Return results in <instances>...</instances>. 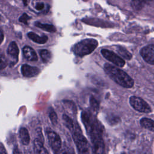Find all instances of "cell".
Returning <instances> with one entry per match:
<instances>
[{
  "label": "cell",
  "instance_id": "26",
  "mask_svg": "<svg viewBox=\"0 0 154 154\" xmlns=\"http://www.w3.org/2000/svg\"><path fill=\"white\" fill-rule=\"evenodd\" d=\"M45 7V4L43 2H37L35 5V8L37 10H42Z\"/></svg>",
  "mask_w": 154,
  "mask_h": 154
},
{
  "label": "cell",
  "instance_id": "28",
  "mask_svg": "<svg viewBox=\"0 0 154 154\" xmlns=\"http://www.w3.org/2000/svg\"><path fill=\"white\" fill-rule=\"evenodd\" d=\"M4 34H3V32L0 30V45L2 43V42H3V40H4Z\"/></svg>",
  "mask_w": 154,
  "mask_h": 154
},
{
  "label": "cell",
  "instance_id": "29",
  "mask_svg": "<svg viewBox=\"0 0 154 154\" xmlns=\"http://www.w3.org/2000/svg\"><path fill=\"white\" fill-rule=\"evenodd\" d=\"M22 2H23V3L25 6H26L28 5V2H29V0H22Z\"/></svg>",
  "mask_w": 154,
  "mask_h": 154
},
{
  "label": "cell",
  "instance_id": "18",
  "mask_svg": "<svg viewBox=\"0 0 154 154\" xmlns=\"http://www.w3.org/2000/svg\"><path fill=\"white\" fill-rule=\"evenodd\" d=\"M117 51L118 54L125 59L129 60L132 58V54L128 50L122 46H118L117 48Z\"/></svg>",
  "mask_w": 154,
  "mask_h": 154
},
{
  "label": "cell",
  "instance_id": "23",
  "mask_svg": "<svg viewBox=\"0 0 154 154\" xmlns=\"http://www.w3.org/2000/svg\"><path fill=\"white\" fill-rule=\"evenodd\" d=\"M7 66V60L4 52L2 51V50L0 49V69H3L5 68Z\"/></svg>",
  "mask_w": 154,
  "mask_h": 154
},
{
  "label": "cell",
  "instance_id": "25",
  "mask_svg": "<svg viewBox=\"0 0 154 154\" xmlns=\"http://www.w3.org/2000/svg\"><path fill=\"white\" fill-rule=\"evenodd\" d=\"M30 18H31V17H30L29 16H28L26 13H23V14L19 17V20L20 22L23 23L27 25V24H28L27 21H28V20H29V19H30Z\"/></svg>",
  "mask_w": 154,
  "mask_h": 154
},
{
  "label": "cell",
  "instance_id": "14",
  "mask_svg": "<svg viewBox=\"0 0 154 154\" xmlns=\"http://www.w3.org/2000/svg\"><path fill=\"white\" fill-rule=\"evenodd\" d=\"M19 138L23 145H28L30 141V137L28 130L25 128H21L19 130Z\"/></svg>",
  "mask_w": 154,
  "mask_h": 154
},
{
  "label": "cell",
  "instance_id": "13",
  "mask_svg": "<svg viewBox=\"0 0 154 154\" xmlns=\"http://www.w3.org/2000/svg\"><path fill=\"white\" fill-rule=\"evenodd\" d=\"M34 149L35 154H49L43 146V142L38 138H36L34 141Z\"/></svg>",
  "mask_w": 154,
  "mask_h": 154
},
{
  "label": "cell",
  "instance_id": "8",
  "mask_svg": "<svg viewBox=\"0 0 154 154\" xmlns=\"http://www.w3.org/2000/svg\"><path fill=\"white\" fill-rule=\"evenodd\" d=\"M140 55L144 60L150 64L154 65V45H150L143 48Z\"/></svg>",
  "mask_w": 154,
  "mask_h": 154
},
{
  "label": "cell",
  "instance_id": "17",
  "mask_svg": "<svg viewBox=\"0 0 154 154\" xmlns=\"http://www.w3.org/2000/svg\"><path fill=\"white\" fill-rule=\"evenodd\" d=\"M150 0H131V4L133 8L137 11L140 10L146 4V3Z\"/></svg>",
  "mask_w": 154,
  "mask_h": 154
},
{
  "label": "cell",
  "instance_id": "3",
  "mask_svg": "<svg viewBox=\"0 0 154 154\" xmlns=\"http://www.w3.org/2000/svg\"><path fill=\"white\" fill-rule=\"evenodd\" d=\"M98 42L94 38H86L76 43L73 48L75 55L83 57L91 54L97 48Z\"/></svg>",
  "mask_w": 154,
  "mask_h": 154
},
{
  "label": "cell",
  "instance_id": "24",
  "mask_svg": "<svg viewBox=\"0 0 154 154\" xmlns=\"http://www.w3.org/2000/svg\"><path fill=\"white\" fill-rule=\"evenodd\" d=\"M49 118L52 123L54 125H56L57 124V122H58L57 115L54 110H51L49 112Z\"/></svg>",
  "mask_w": 154,
  "mask_h": 154
},
{
  "label": "cell",
  "instance_id": "1",
  "mask_svg": "<svg viewBox=\"0 0 154 154\" xmlns=\"http://www.w3.org/2000/svg\"><path fill=\"white\" fill-rule=\"evenodd\" d=\"M81 120L90 136L94 154H105L103 126L93 114L86 111L82 112Z\"/></svg>",
  "mask_w": 154,
  "mask_h": 154
},
{
  "label": "cell",
  "instance_id": "31",
  "mask_svg": "<svg viewBox=\"0 0 154 154\" xmlns=\"http://www.w3.org/2000/svg\"><path fill=\"white\" fill-rule=\"evenodd\" d=\"M122 154H126V153H122Z\"/></svg>",
  "mask_w": 154,
  "mask_h": 154
},
{
  "label": "cell",
  "instance_id": "11",
  "mask_svg": "<svg viewBox=\"0 0 154 154\" xmlns=\"http://www.w3.org/2000/svg\"><path fill=\"white\" fill-rule=\"evenodd\" d=\"M22 52L24 57L28 61H35L38 60L35 51L29 46H24L22 49Z\"/></svg>",
  "mask_w": 154,
  "mask_h": 154
},
{
  "label": "cell",
  "instance_id": "7",
  "mask_svg": "<svg viewBox=\"0 0 154 154\" xmlns=\"http://www.w3.org/2000/svg\"><path fill=\"white\" fill-rule=\"evenodd\" d=\"M47 136L49 143L52 149L55 152H57L62 146L61 140L60 136L54 131H49L47 132Z\"/></svg>",
  "mask_w": 154,
  "mask_h": 154
},
{
  "label": "cell",
  "instance_id": "4",
  "mask_svg": "<svg viewBox=\"0 0 154 154\" xmlns=\"http://www.w3.org/2000/svg\"><path fill=\"white\" fill-rule=\"evenodd\" d=\"M71 132L76 146L78 154H90L88 141L83 135L78 124H75V128Z\"/></svg>",
  "mask_w": 154,
  "mask_h": 154
},
{
  "label": "cell",
  "instance_id": "21",
  "mask_svg": "<svg viewBox=\"0 0 154 154\" xmlns=\"http://www.w3.org/2000/svg\"><path fill=\"white\" fill-rule=\"evenodd\" d=\"M40 55L44 63H48L51 58V54L47 49H42L39 51Z\"/></svg>",
  "mask_w": 154,
  "mask_h": 154
},
{
  "label": "cell",
  "instance_id": "2",
  "mask_svg": "<svg viewBox=\"0 0 154 154\" xmlns=\"http://www.w3.org/2000/svg\"><path fill=\"white\" fill-rule=\"evenodd\" d=\"M104 70L111 79L122 87L131 88L134 86V82L133 79L119 68L106 63L104 66Z\"/></svg>",
  "mask_w": 154,
  "mask_h": 154
},
{
  "label": "cell",
  "instance_id": "30",
  "mask_svg": "<svg viewBox=\"0 0 154 154\" xmlns=\"http://www.w3.org/2000/svg\"><path fill=\"white\" fill-rule=\"evenodd\" d=\"M13 154H20L19 150L17 149H15L14 150V152H13Z\"/></svg>",
  "mask_w": 154,
  "mask_h": 154
},
{
  "label": "cell",
  "instance_id": "19",
  "mask_svg": "<svg viewBox=\"0 0 154 154\" xmlns=\"http://www.w3.org/2000/svg\"><path fill=\"white\" fill-rule=\"evenodd\" d=\"M63 119L64 122L65 126L70 130V132H72L75 126V123H74L73 120L66 114H64L63 116Z\"/></svg>",
  "mask_w": 154,
  "mask_h": 154
},
{
  "label": "cell",
  "instance_id": "20",
  "mask_svg": "<svg viewBox=\"0 0 154 154\" xmlns=\"http://www.w3.org/2000/svg\"><path fill=\"white\" fill-rule=\"evenodd\" d=\"M55 154H75V153L70 146L64 144L57 152H55Z\"/></svg>",
  "mask_w": 154,
  "mask_h": 154
},
{
  "label": "cell",
  "instance_id": "12",
  "mask_svg": "<svg viewBox=\"0 0 154 154\" xmlns=\"http://www.w3.org/2000/svg\"><path fill=\"white\" fill-rule=\"evenodd\" d=\"M27 35L31 40H32L33 42H34L37 43H38V44H44L48 40V38L46 35L40 36L33 32H28L27 34Z\"/></svg>",
  "mask_w": 154,
  "mask_h": 154
},
{
  "label": "cell",
  "instance_id": "10",
  "mask_svg": "<svg viewBox=\"0 0 154 154\" xmlns=\"http://www.w3.org/2000/svg\"><path fill=\"white\" fill-rule=\"evenodd\" d=\"M21 73L23 76L31 78L37 76L40 73V69L36 67L23 64L21 66Z\"/></svg>",
  "mask_w": 154,
  "mask_h": 154
},
{
  "label": "cell",
  "instance_id": "16",
  "mask_svg": "<svg viewBox=\"0 0 154 154\" xmlns=\"http://www.w3.org/2000/svg\"><path fill=\"white\" fill-rule=\"evenodd\" d=\"M35 25L38 27L41 28L42 29L48 31V32H54L56 31V28L55 27L51 25V24H47V23H42L40 22H35Z\"/></svg>",
  "mask_w": 154,
  "mask_h": 154
},
{
  "label": "cell",
  "instance_id": "15",
  "mask_svg": "<svg viewBox=\"0 0 154 154\" xmlns=\"http://www.w3.org/2000/svg\"><path fill=\"white\" fill-rule=\"evenodd\" d=\"M140 122L141 126L149 131H154V120L148 118H143Z\"/></svg>",
  "mask_w": 154,
  "mask_h": 154
},
{
  "label": "cell",
  "instance_id": "6",
  "mask_svg": "<svg viewBox=\"0 0 154 154\" xmlns=\"http://www.w3.org/2000/svg\"><path fill=\"white\" fill-rule=\"evenodd\" d=\"M101 54L106 60L118 67H123L125 64V60L112 51L103 49L101 50Z\"/></svg>",
  "mask_w": 154,
  "mask_h": 154
},
{
  "label": "cell",
  "instance_id": "27",
  "mask_svg": "<svg viewBox=\"0 0 154 154\" xmlns=\"http://www.w3.org/2000/svg\"><path fill=\"white\" fill-rule=\"evenodd\" d=\"M0 154H7L4 146L1 143H0Z\"/></svg>",
  "mask_w": 154,
  "mask_h": 154
},
{
  "label": "cell",
  "instance_id": "5",
  "mask_svg": "<svg viewBox=\"0 0 154 154\" xmlns=\"http://www.w3.org/2000/svg\"><path fill=\"white\" fill-rule=\"evenodd\" d=\"M129 103L135 110L139 112L144 113L151 112V108L149 104L139 97L131 96L129 99Z\"/></svg>",
  "mask_w": 154,
  "mask_h": 154
},
{
  "label": "cell",
  "instance_id": "9",
  "mask_svg": "<svg viewBox=\"0 0 154 154\" xmlns=\"http://www.w3.org/2000/svg\"><path fill=\"white\" fill-rule=\"evenodd\" d=\"M7 54L10 57L12 61V64H16L18 61V57H19V50L18 48V46L15 42H11L8 48H7Z\"/></svg>",
  "mask_w": 154,
  "mask_h": 154
},
{
  "label": "cell",
  "instance_id": "22",
  "mask_svg": "<svg viewBox=\"0 0 154 154\" xmlns=\"http://www.w3.org/2000/svg\"><path fill=\"white\" fill-rule=\"evenodd\" d=\"M90 104L93 112L96 113L99 110V103L93 96H91L90 98Z\"/></svg>",
  "mask_w": 154,
  "mask_h": 154
}]
</instances>
